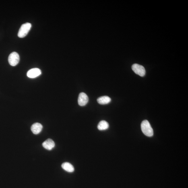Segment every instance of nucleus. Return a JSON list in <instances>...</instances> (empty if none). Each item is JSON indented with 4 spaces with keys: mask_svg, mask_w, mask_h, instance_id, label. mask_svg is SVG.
Here are the masks:
<instances>
[{
    "mask_svg": "<svg viewBox=\"0 0 188 188\" xmlns=\"http://www.w3.org/2000/svg\"><path fill=\"white\" fill-rule=\"evenodd\" d=\"M132 69L136 74L141 77L144 76L146 73V71L144 67L138 64H133L132 66Z\"/></svg>",
    "mask_w": 188,
    "mask_h": 188,
    "instance_id": "20e7f679",
    "label": "nucleus"
},
{
    "mask_svg": "<svg viewBox=\"0 0 188 188\" xmlns=\"http://www.w3.org/2000/svg\"><path fill=\"white\" fill-rule=\"evenodd\" d=\"M97 102L100 104H106L109 103L111 102V99L109 97L104 96L100 97L98 98Z\"/></svg>",
    "mask_w": 188,
    "mask_h": 188,
    "instance_id": "9d476101",
    "label": "nucleus"
},
{
    "mask_svg": "<svg viewBox=\"0 0 188 188\" xmlns=\"http://www.w3.org/2000/svg\"><path fill=\"white\" fill-rule=\"evenodd\" d=\"M42 126L41 124L38 123L33 124L31 127V130L35 135H37L41 132L42 129Z\"/></svg>",
    "mask_w": 188,
    "mask_h": 188,
    "instance_id": "6e6552de",
    "label": "nucleus"
},
{
    "mask_svg": "<svg viewBox=\"0 0 188 188\" xmlns=\"http://www.w3.org/2000/svg\"><path fill=\"white\" fill-rule=\"evenodd\" d=\"M20 57L16 52H13L9 55L8 58L9 63L11 66H15L19 63Z\"/></svg>",
    "mask_w": 188,
    "mask_h": 188,
    "instance_id": "7ed1b4c3",
    "label": "nucleus"
},
{
    "mask_svg": "<svg viewBox=\"0 0 188 188\" xmlns=\"http://www.w3.org/2000/svg\"><path fill=\"white\" fill-rule=\"evenodd\" d=\"M109 124L105 121H102L99 122L97 127L99 130L102 131L106 130L109 127Z\"/></svg>",
    "mask_w": 188,
    "mask_h": 188,
    "instance_id": "9b49d317",
    "label": "nucleus"
},
{
    "mask_svg": "<svg viewBox=\"0 0 188 188\" xmlns=\"http://www.w3.org/2000/svg\"><path fill=\"white\" fill-rule=\"evenodd\" d=\"M32 27V24L30 23H26L23 24L19 29L18 33V36L19 38L25 37L28 34Z\"/></svg>",
    "mask_w": 188,
    "mask_h": 188,
    "instance_id": "f03ea898",
    "label": "nucleus"
},
{
    "mask_svg": "<svg viewBox=\"0 0 188 188\" xmlns=\"http://www.w3.org/2000/svg\"><path fill=\"white\" fill-rule=\"evenodd\" d=\"M41 70L38 68L31 69L27 73V76L30 78H35L41 74Z\"/></svg>",
    "mask_w": 188,
    "mask_h": 188,
    "instance_id": "423d86ee",
    "label": "nucleus"
},
{
    "mask_svg": "<svg viewBox=\"0 0 188 188\" xmlns=\"http://www.w3.org/2000/svg\"><path fill=\"white\" fill-rule=\"evenodd\" d=\"M88 97L86 94L84 92H82L79 94L78 102L79 106H84L88 103Z\"/></svg>",
    "mask_w": 188,
    "mask_h": 188,
    "instance_id": "39448f33",
    "label": "nucleus"
},
{
    "mask_svg": "<svg viewBox=\"0 0 188 188\" xmlns=\"http://www.w3.org/2000/svg\"><path fill=\"white\" fill-rule=\"evenodd\" d=\"M141 130L145 135L149 137H152L153 135V130L147 120L143 121L141 123Z\"/></svg>",
    "mask_w": 188,
    "mask_h": 188,
    "instance_id": "f257e3e1",
    "label": "nucleus"
},
{
    "mask_svg": "<svg viewBox=\"0 0 188 188\" xmlns=\"http://www.w3.org/2000/svg\"><path fill=\"white\" fill-rule=\"evenodd\" d=\"M42 146L44 148L48 150H51L55 146V142L51 139H48L42 143Z\"/></svg>",
    "mask_w": 188,
    "mask_h": 188,
    "instance_id": "0eeeda50",
    "label": "nucleus"
},
{
    "mask_svg": "<svg viewBox=\"0 0 188 188\" xmlns=\"http://www.w3.org/2000/svg\"><path fill=\"white\" fill-rule=\"evenodd\" d=\"M63 170L69 172H72L74 171V168L72 164L69 162L64 163L61 165Z\"/></svg>",
    "mask_w": 188,
    "mask_h": 188,
    "instance_id": "1a4fd4ad",
    "label": "nucleus"
}]
</instances>
